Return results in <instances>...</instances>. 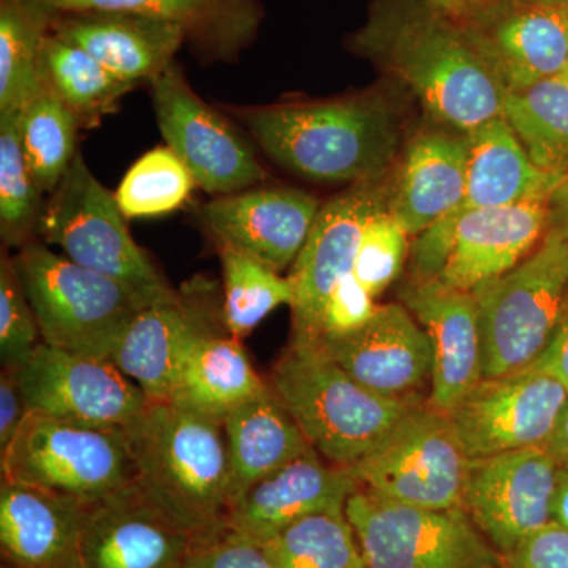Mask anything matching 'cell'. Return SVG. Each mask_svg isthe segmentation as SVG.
I'll return each instance as SVG.
<instances>
[{"mask_svg":"<svg viewBox=\"0 0 568 568\" xmlns=\"http://www.w3.org/2000/svg\"><path fill=\"white\" fill-rule=\"evenodd\" d=\"M347 48L406 84L452 130L469 133L503 115L506 89L457 22L428 0H372Z\"/></svg>","mask_w":568,"mask_h":568,"instance_id":"cell-1","label":"cell"},{"mask_svg":"<svg viewBox=\"0 0 568 568\" xmlns=\"http://www.w3.org/2000/svg\"><path fill=\"white\" fill-rule=\"evenodd\" d=\"M226 110L272 162L306 181H377L398 151L394 115L372 97Z\"/></svg>","mask_w":568,"mask_h":568,"instance_id":"cell-2","label":"cell"},{"mask_svg":"<svg viewBox=\"0 0 568 568\" xmlns=\"http://www.w3.org/2000/svg\"><path fill=\"white\" fill-rule=\"evenodd\" d=\"M125 429L134 487L201 541L226 532L233 499L223 422L151 402Z\"/></svg>","mask_w":568,"mask_h":568,"instance_id":"cell-3","label":"cell"},{"mask_svg":"<svg viewBox=\"0 0 568 568\" xmlns=\"http://www.w3.org/2000/svg\"><path fill=\"white\" fill-rule=\"evenodd\" d=\"M268 386L301 426L310 446L349 467L384 439L424 399L377 395L347 375L320 343H294L272 369Z\"/></svg>","mask_w":568,"mask_h":568,"instance_id":"cell-4","label":"cell"},{"mask_svg":"<svg viewBox=\"0 0 568 568\" xmlns=\"http://www.w3.org/2000/svg\"><path fill=\"white\" fill-rule=\"evenodd\" d=\"M13 260L41 343L70 353L110 358L129 325L152 304L126 284L89 271L33 241Z\"/></svg>","mask_w":568,"mask_h":568,"instance_id":"cell-5","label":"cell"},{"mask_svg":"<svg viewBox=\"0 0 568 568\" xmlns=\"http://www.w3.org/2000/svg\"><path fill=\"white\" fill-rule=\"evenodd\" d=\"M484 377L536 365L555 336L568 295V239L558 227L506 274L478 284Z\"/></svg>","mask_w":568,"mask_h":568,"instance_id":"cell-6","label":"cell"},{"mask_svg":"<svg viewBox=\"0 0 568 568\" xmlns=\"http://www.w3.org/2000/svg\"><path fill=\"white\" fill-rule=\"evenodd\" d=\"M39 235L73 263L126 284L151 302L175 294L148 253L134 242L115 194L92 174L78 151L69 171L48 194Z\"/></svg>","mask_w":568,"mask_h":568,"instance_id":"cell-7","label":"cell"},{"mask_svg":"<svg viewBox=\"0 0 568 568\" xmlns=\"http://www.w3.org/2000/svg\"><path fill=\"white\" fill-rule=\"evenodd\" d=\"M3 480L95 503L134 484V459L122 426L63 420L29 410L9 452Z\"/></svg>","mask_w":568,"mask_h":568,"instance_id":"cell-8","label":"cell"},{"mask_svg":"<svg viewBox=\"0 0 568 568\" xmlns=\"http://www.w3.org/2000/svg\"><path fill=\"white\" fill-rule=\"evenodd\" d=\"M470 458L447 414L418 403L347 467L358 487L407 506L463 507Z\"/></svg>","mask_w":568,"mask_h":568,"instance_id":"cell-9","label":"cell"},{"mask_svg":"<svg viewBox=\"0 0 568 568\" xmlns=\"http://www.w3.org/2000/svg\"><path fill=\"white\" fill-rule=\"evenodd\" d=\"M345 515L366 568H504L503 555L463 507L407 506L358 488Z\"/></svg>","mask_w":568,"mask_h":568,"instance_id":"cell-10","label":"cell"},{"mask_svg":"<svg viewBox=\"0 0 568 568\" xmlns=\"http://www.w3.org/2000/svg\"><path fill=\"white\" fill-rule=\"evenodd\" d=\"M160 133L197 189L226 196L260 185L263 164L244 134L193 91L178 63L149 82Z\"/></svg>","mask_w":568,"mask_h":568,"instance_id":"cell-11","label":"cell"},{"mask_svg":"<svg viewBox=\"0 0 568 568\" xmlns=\"http://www.w3.org/2000/svg\"><path fill=\"white\" fill-rule=\"evenodd\" d=\"M17 373L28 413L125 428L151 403L110 358L74 354L47 343H40Z\"/></svg>","mask_w":568,"mask_h":568,"instance_id":"cell-12","label":"cell"},{"mask_svg":"<svg viewBox=\"0 0 568 568\" xmlns=\"http://www.w3.org/2000/svg\"><path fill=\"white\" fill-rule=\"evenodd\" d=\"M567 398L555 376L526 368L484 377L447 416L470 458L491 457L544 447Z\"/></svg>","mask_w":568,"mask_h":568,"instance_id":"cell-13","label":"cell"},{"mask_svg":"<svg viewBox=\"0 0 568 568\" xmlns=\"http://www.w3.org/2000/svg\"><path fill=\"white\" fill-rule=\"evenodd\" d=\"M390 192L377 181L361 182L332 197L317 213L312 233L293 264V342L317 343L325 302L355 256L369 220L388 209Z\"/></svg>","mask_w":568,"mask_h":568,"instance_id":"cell-14","label":"cell"},{"mask_svg":"<svg viewBox=\"0 0 568 568\" xmlns=\"http://www.w3.org/2000/svg\"><path fill=\"white\" fill-rule=\"evenodd\" d=\"M558 469L544 447L470 459L463 508L500 555L551 523Z\"/></svg>","mask_w":568,"mask_h":568,"instance_id":"cell-15","label":"cell"},{"mask_svg":"<svg viewBox=\"0 0 568 568\" xmlns=\"http://www.w3.org/2000/svg\"><path fill=\"white\" fill-rule=\"evenodd\" d=\"M454 21L506 92L566 73L568 11L491 0Z\"/></svg>","mask_w":568,"mask_h":568,"instance_id":"cell-16","label":"cell"},{"mask_svg":"<svg viewBox=\"0 0 568 568\" xmlns=\"http://www.w3.org/2000/svg\"><path fill=\"white\" fill-rule=\"evenodd\" d=\"M466 136L469 159L465 196L454 212L416 239L417 253L429 264L447 263L455 227L466 212L551 200L567 178L537 168L503 115L481 123Z\"/></svg>","mask_w":568,"mask_h":568,"instance_id":"cell-17","label":"cell"},{"mask_svg":"<svg viewBox=\"0 0 568 568\" xmlns=\"http://www.w3.org/2000/svg\"><path fill=\"white\" fill-rule=\"evenodd\" d=\"M320 209L301 190L253 186L201 205L197 220L216 248L237 250L280 272L297 260Z\"/></svg>","mask_w":568,"mask_h":568,"instance_id":"cell-18","label":"cell"},{"mask_svg":"<svg viewBox=\"0 0 568 568\" xmlns=\"http://www.w3.org/2000/svg\"><path fill=\"white\" fill-rule=\"evenodd\" d=\"M197 544L133 484L88 504L81 568H182Z\"/></svg>","mask_w":568,"mask_h":568,"instance_id":"cell-19","label":"cell"},{"mask_svg":"<svg viewBox=\"0 0 568 568\" xmlns=\"http://www.w3.org/2000/svg\"><path fill=\"white\" fill-rule=\"evenodd\" d=\"M317 343L347 375L387 398L422 399L432 381V339L403 304L379 305L364 327Z\"/></svg>","mask_w":568,"mask_h":568,"instance_id":"cell-20","label":"cell"},{"mask_svg":"<svg viewBox=\"0 0 568 568\" xmlns=\"http://www.w3.org/2000/svg\"><path fill=\"white\" fill-rule=\"evenodd\" d=\"M398 297L432 339V392L426 403L448 414L484 379L476 298L440 278H409Z\"/></svg>","mask_w":568,"mask_h":568,"instance_id":"cell-21","label":"cell"},{"mask_svg":"<svg viewBox=\"0 0 568 568\" xmlns=\"http://www.w3.org/2000/svg\"><path fill=\"white\" fill-rule=\"evenodd\" d=\"M201 291L196 286L144 306L111 355L149 402H170L186 355L203 336L219 332L223 317L213 313Z\"/></svg>","mask_w":568,"mask_h":568,"instance_id":"cell-22","label":"cell"},{"mask_svg":"<svg viewBox=\"0 0 568 568\" xmlns=\"http://www.w3.org/2000/svg\"><path fill=\"white\" fill-rule=\"evenodd\" d=\"M358 487L347 467L310 448L253 485L231 508L227 530L265 544L287 526L317 514H343Z\"/></svg>","mask_w":568,"mask_h":568,"instance_id":"cell-23","label":"cell"},{"mask_svg":"<svg viewBox=\"0 0 568 568\" xmlns=\"http://www.w3.org/2000/svg\"><path fill=\"white\" fill-rule=\"evenodd\" d=\"M89 503L31 485H0V552L10 568H81Z\"/></svg>","mask_w":568,"mask_h":568,"instance_id":"cell-24","label":"cell"},{"mask_svg":"<svg viewBox=\"0 0 568 568\" xmlns=\"http://www.w3.org/2000/svg\"><path fill=\"white\" fill-rule=\"evenodd\" d=\"M51 32L133 85L155 80L185 47L183 33L174 26L130 11H61Z\"/></svg>","mask_w":568,"mask_h":568,"instance_id":"cell-25","label":"cell"},{"mask_svg":"<svg viewBox=\"0 0 568 568\" xmlns=\"http://www.w3.org/2000/svg\"><path fill=\"white\" fill-rule=\"evenodd\" d=\"M549 226L551 200L466 212L455 227L454 248L439 278L473 291L528 257Z\"/></svg>","mask_w":568,"mask_h":568,"instance_id":"cell-26","label":"cell"},{"mask_svg":"<svg viewBox=\"0 0 568 568\" xmlns=\"http://www.w3.org/2000/svg\"><path fill=\"white\" fill-rule=\"evenodd\" d=\"M59 11L115 10L174 26L201 63H234L260 36L261 0H47Z\"/></svg>","mask_w":568,"mask_h":568,"instance_id":"cell-27","label":"cell"},{"mask_svg":"<svg viewBox=\"0 0 568 568\" xmlns=\"http://www.w3.org/2000/svg\"><path fill=\"white\" fill-rule=\"evenodd\" d=\"M469 142L446 132L410 142L390 192L388 212L407 235H418L454 212L465 196Z\"/></svg>","mask_w":568,"mask_h":568,"instance_id":"cell-28","label":"cell"},{"mask_svg":"<svg viewBox=\"0 0 568 568\" xmlns=\"http://www.w3.org/2000/svg\"><path fill=\"white\" fill-rule=\"evenodd\" d=\"M223 429L233 506L257 481L312 448L271 386L231 410L223 418Z\"/></svg>","mask_w":568,"mask_h":568,"instance_id":"cell-29","label":"cell"},{"mask_svg":"<svg viewBox=\"0 0 568 568\" xmlns=\"http://www.w3.org/2000/svg\"><path fill=\"white\" fill-rule=\"evenodd\" d=\"M267 386L254 372L241 339L219 331L203 336L186 355L170 403L223 422Z\"/></svg>","mask_w":568,"mask_h":568,"instance_id":"cell-30","label":"cell"},{"mask_svg":"<svg viewBox=\"0 0 568 568\" xmlns=\"http://www.w3.org/2000/svg\"><path fill=\"white\" fill-rule=\"evenodd\" d=\"M40 82L73 112L82 130L114 114L136 85L119 80L89 52L50 32L40 58Z\"/></svg>","mask_w":568,"mask_h":568,"instance_id":"cell-31","label":"cell"},{"mask_svg":"<svg viewBox=\"0 0 568 568\" xmlns=\"http://www.w3.org/2000/svg\"><path fill=\"white\" fill-rule=\"evenodd\" d=\"M59 13L47 0H0V114L39 93L41 48Z\"/></svg>","mask_w":568,"mask_h":568,"instance_id":"cell-32","label":"cell"},{"mask_svg":"<svg viewBox=\"0 0 568 568\" xmlns=\"http://www.w3.org/2000/svg\"><path fill=\"white\" fill-rule=\"evenodd\" d=\"M503 118L529 159L545 173L568 175V80L566 74L506 93Z\"/></svg>","mask_w":568,"mask_h":568,"instance_id":"cell-33","label":"cell"},{"mask_svg":"<svg viewBox=\"0 0 568 568\" xmlns=\"http://www.w3.org/2000/svg\"><path fill=\"white\" fill-rule=\"evenodd\" d=\"M18 130L33 178L51 194L78 153L80 123L67 104L41 84L39 93L20 111Z\"/></svg>","mask_w":568,"mask_h":568,"instance_id":"cell-34","label":"cell"},{"mask_svg":"<svg viewBox=\"0 0 568 568\" xmlns=\"http://www.w3.org/2000/svg\"><path fill=\"white\" fill-rule=\"evenodd\" d=\"M223 274V327L234 338H245L280 305L294 301L290 276L237 250L219 248Z\"/></svg>","mask_w":568,"mask_h":568,"instance_id":"cell-35","label":"cell"},{"mask_svg":"<svg viewBox=\"0 0 568 568\" xmlns=\"http://www.w3.org/2000/svg\"><path fill=\"white\" fill-rule=\"evenodd\" d=\"M263 547L275 568H366L361 544L345 511L301 519Z\"/></svg>","mask_w":568,"mask_h":568,"instance_id":"cell-36","label":"cell"},{"mask_svg":"<svg viewBox=\"0 0 568 568\" xmlns=\"http://www.w3.org/2000/svg\"><path fill=\"white\" fill-rule=\"evenodd\" d=\"M17 114H0V237L21 250L39 235L44 193L33 178L20 140Z\"/></svg>","mask_w":568,"mask_h":568,"instance_id":"cell-37","label":"cell"},{"mask_svg":"<svg viewBox=\"0 0 568 568\" xmlns=\"http://www.w3.org/2000/svg\"><path fill=\"white\" fill-rule=\"evenodd\" d=\"M196 181L168 145L152 149L130 168L115 200L125 219H153L181 209Z\"/></svg>","mask_w":568,"mask_h":568,"instance_id":"cell-38","label":"cell"},{"mask_svg":"<svg viewBox=\"0 0 568 568\" xmlns=\"http://www.w3.org/2000/svg\"><path fill=\"white\" fill-rule=\"evenodd\" d=\"M407 235L394 215L381 211L366 224L353 274L373 297H377L402 275L407 257Z\"/></svg>","mask_w":568,"mask_h":568,"instance_id":"cell-39","label":"cell"},{"mask_svg":"<svg viewBox=\"0 0 568 568\" xmlns=\"http://www.w3.org/2000/svg\"><path fill=\"white\" fill-rule=\"evenodd\" d=\"M41 343L39 323L13 260H0V358L2 368H20Z\"/></svg>","mask_w":568,"mask_h":568,"instance_id":"cell-40","label":"cell"},{"mask_svg":"<svg viewBox=\"0 0 568 568\" xmlns=\"http://www.w3.org/2000/svg\"><path fill=\"white\" fill-rule=\"evenodd\" d=\"M377 306L379 305L375 304V297L362 286L354 274L343 276L325 302L321 338L358 331L375 316Z\"/></svg>","mask_w":568,"mask_h":568,"instance_id":"cell-41","label":"cell"},{"mask_svg":"<svg viewBox=\"0 0 568 568\" xmlns=\"http://www.w3.org/2000/svg\"><path fill=\"white\" fill-rule=\"evenodd\" d=\"M182 568H275L263 545L226 530L201 541Z\"/></svg>","mask_w":568,"mask_h":568,"instance_id":"cell-42","label":"cell"},{"mask_svg":"<svg viewBox=\"0 0 568 568\" xmlns=\"http://www.w3.org/2000/svg\"><path fill=\"white\" fill-rule=\"evenodd\" d=\"M503 558L504 568H568V532L551 521Z\"/></svg>","mask_w":568,"mask_h":568,"instance_id":"cell-43","label":"cell"},{"mask_svg":"<svg viewBox=\"0 0 568 568\" xmlns=\"http://www.w3.org/2000/svg\"><path fill=\"white\" fill-rule=\"evenodd\" d=\"M28 414L20 379L14 368H2L0 375V458L9 452Z\"/></svg>","mask_w":568,"mask_h":568,"instance_id":"cell-44","label":"cell"},{"mask_svg":"<svg viewBox=\"0 0 568 568\" xmlns=\"http://www.w3.org/2000/svg\"><path fill=\"white\" fill-rule=\"evenodd\" d=\"M530 368H537L555 376L568 388V295L551 343L544 355L538 358L536 365Z\"/></svg>","mask_w":568,"mask_h":568,"instance_id":"cell-45","label":"cell"},{"mask_svg":"<svg viewBox=\"0 0 568 568\" xmlns=\"http://www.w3.org/2000/svg\"><path fill=\"white\" fill-rule=\"evenodd\" d=\"M544 448L558 467H568V398Z\"/></svg>","mask_w":568,"mask_h":568,"instance_id":"cell-46","label":"cell"},{"mask_svg":"<svg viewBox=\"0 0 568 568\" xmlns=\"http://www.w3.org/2000/svg\"><path fill=\"white\" fill-rule=\"evenodd\" d=\"M551 521L568 532V467L558 469L551 504Z\"/></svg>","mask_w":568,"mask_h":568,"instance_id":"cell-47","label":"cell"},{"mask_svg":"<svg viewBox=\"0 0 568 568\" xmlns=\"http://www.w3.org/2000/svg\"><path fill=\"white\" fill-rule=\"evenodd\" d=\"M428 2L439 10L440 13L447 14V17L455 20V18L463 17V14L485 6V3L491 2V0H428Z\"/></svg>","mask_w":568,"mask_h":568,"instance_id":"cell-48","label":"cell"},{"mask_svg":"<svg viewBox=\"0 0 568 568\" xmlns=\"http://www.w3.org/2000/svg\"><path fill=\"white\" fill-rule=\"evenodd\" d=\"M536 6L548 7V9L568 11V0H526Z\"/></svg>","mask_w":568,"mask_h":568,"instance_id":"cell-49","label":"cell"},{"mask_svg":"<svg viewBox=\"0 0 568 568\" xmlns=\"http://www.w3.org/2000/svg\"><path fill=\"white\" fill-rule=\"evenodd\" d=\"M555 227H558L559 231H562V234L568 239V222L559 224V226Z\"/></svg>","mask_w":568,"mask_h":568,"instance_id":"cell-50","label":"cell"},{"mask_svg":"<svg viewBox=\"0 0 568 568\" xmlns=\"http://www.w3.org/2000/svg\"><path fill=\"white\" fill-rule=\"evenodd\" d=\"M564 74H566V78H567V80H568V63H567L566 73H564Z\"/></svg>","mask_w":568,"mask_h":568,"instance_id":"cell-51","label":"cell"},{"mask_svg":"<svg viewBox=\"0 0 568 568\" xmlns=\"http://www.w3.org/2000/svg\"><path fill=\"white\" fill-rule=\"evenodd\" d=\"M0 568H10L9 566H6V564H2V567Z\"/></svg>","mask_w":568,"mask_h":568,"instance_id":"cell-52","label":"cell"}]
</instances>
